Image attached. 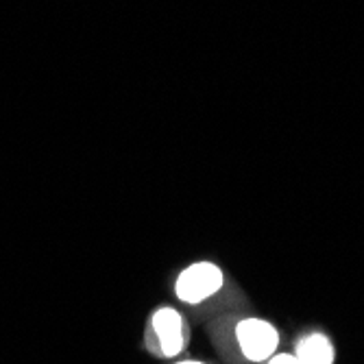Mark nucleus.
Masks as SVG:
<instances>
[{
  "label": "nucleus",
  "mask_w": 364,
  "mask_h": 364,
  "mask_svg": "<svg viewBox=\"0 0 364 364\" xmlns=\"http://www.w3.org/2000/svg\"><path fill=\"white\" fill-rule=\"evenodd\" d=\"M173 296L186 314L208 323L220 314L251 310L247 292L218 262H190L173 279Z\"/></svg>",
  "instance_id": "nucleus-1"
},
{
  "label": "nucleus",
  "mask_w": 364,
  "mask_h": 364,
  "mask_svg": "<svg viewBox=\"0 0 364 364\" xmlns=\"http://www.w3.org/2000/svg\"><path fill=\"white\" fill-rule=\"evenodd\" d=\"M216 353L227 364H262L282 349V329L251 310L220 314L205 323Z\"/></svg>",
  "instance_id": "nucleus-2"
},
{
  "label": "nucleus",
  "mask_w": 364,
  "mask_h": 364,
  "mask_svg": "<svg viewBox=\"0 0 364 364\" xmlns=\"http://www.w3.org/2000/svg\"><path fill=\"white\" fill-rule=\"evenodd\" d=\"M192 338L190 316L179 308L171 304H161L151 310L144 323V349L157 358L173 362L181 358Z\"/></svg>",
  "instance_id": "nucleus-3"
},
{
  "label": "nucleus",
  "mask_w": 364,
  "mask_h": 364,
  "mask_svg": "<svg viewBox=\"0 0 364 364\" xmlns=\"http://www.w3.org/2000/svg\"><path fill=\"white\" fill-rule=\"evenodd\" d=\"M290 351L299 360V364H336L338 358L334 338L314 327L296 336Z\"/></svg>",
  "instance_id": "nucleus-4"
},
{
  "label": "nucleus",
  "mask_w": 364,
  "mask_h": 364,
  "mask_svg": "<svg viewBox=\"0 0 364 364\" xmlns=\"http://www.w3.org/2000/svg\"><path fill=\"white\" fill-rule=\"evenodd\" d=\"M262 364H299V360L294 358V353L292 351H284V349H279V351H275L271 358H267Z\"/></svg>",
  "instance_id": "nucleus-5"
},
{
  "label": "nucleus",
  "mask_w": 364,
  "mask_h": 364,
  "mask_svg": "<svg viewBox=\"0 0 364 364\" xmlns=\"http://www.w3.org/2000/svg\"><path fill=\"white\" fill-rule=\"evenodd\" d=\"M171 364H212V362L201 360V358H177V360H173Z\"/></svg>",
  "instance_id": "nucleus-6"
}]
</instances>
